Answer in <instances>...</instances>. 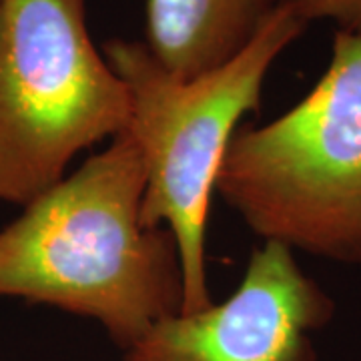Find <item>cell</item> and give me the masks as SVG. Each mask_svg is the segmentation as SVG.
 <instances>
[{
	"mask_svg": "<svg viewBox=\"0 0 361 361\" xmlns=\"http://www.w3.org/2000/svg\"><path fill=\"white\" fill-rule=\"evenodd\" d=\"M147 169L127 129L0 229V297L90 317L123 351L183 311L169 229L141 223Z\"/></svg>",
	"mask_w": 361,
	"mask_h": 361,
	"instance_id": "obj_1",
	"label": "cell"
},
{
	"mask_svg": "<svg viewBox=\"0 0 361 361\" xmlns=\"http://www.w3.org/2000/svg\"><path fill=\"white\" fill-rule=\"evenodd\" d=\"M215 191L261 239L361 265V35L336 30L315 87L237 129Z\"/></svg>",
	"mask_w": 361,
	"mask_h": 361,
	"instance_id": "obj_3",
	"label": "cell"
},
{
	"mask_svg": "<svg viewBox=\"0 0 361 361\" xmlns=\"http://www.w3.org/2000/svg\"><path fill=\"white\" fill-rule=\"evenodd\" d=\"M299 16L310 25L329 20L341 32L361 35V0H289Z\"/></svg>",
	"mask_w": 361,
	"mask_h": 361,
	"instance_id": "obj_7",
	"label": "cell"
},
{
	"mask_svg": "<svg viewBox=\"0 0 361 361\" xmlns=\"http://www.w3.org/2000/svg\"><path fill=\"white\" fill-rule=\"evenodd\" d=\"M334 313L293 249L265 241L225 301L161 319L123 361H315L311 334Z\"/></svg>",
	"mask_w": 361,
	"mask_h": 361,
	"instance_id": "obj_5",
	"label": "cell"
},
{
	"mask_svg": "<svg viewBox=\"0 0 361 361\" xmlns=\"http://www.w3.org/2000/svg\"><path fill=\"white\" fill-rule=\"evenodd\" d=\"M129 121V90L90 39L85 0H0V201L28 205Z\"/></svg>",
	"mask_w": 361,
	"mask_h": 361,
	"instance_id": "obj_4",
	"label": "cell"
},
{
	"mask_svg": "<svg viewBox=\"0 0 361 361\" xmlns=\"http://www.w3.org/2000/svg\"><path fill=\"white\" fill-rule=\"evenodd\" d=\"M307 28L281 0L241 54L193 80L169 75L141 40L113 39L106 63L129 90L127 130L145 159L141 223L175 237L183 273V311L213 305L207 285L205 231L211 195L241 116L255 111L267 73Z\"/></svg>",
	"mask_w": 361,
	"mask_h": 361,
	"instance_id": "obj_2",
	"label": "cell"
},
{
	"mask_svg": "<svg viewBox=\"0 0 361 361\" xmlns=\"http://www.w3.org/2000/svg\"><path fill=\"white\" fill-rule=\"evenodd\" d=\"M281 0H147V49L179 80L231 63Z\"/></svg>",
	"mask_w": 361,
	"mask_h": 361,
	"instance_id": "obj_6",
	"label": "cell"
}]
</instances>
